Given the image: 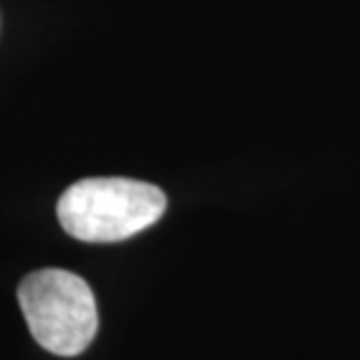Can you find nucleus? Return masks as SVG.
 <instances>
[{
    "label": "nucleus",
    "instance_id": "nucleus-1",
    "mask_svg": "<svg viewBox=\"0 0 360 360\" xmlns=\"http://www.w3.org/2000/svg\"><path fill=\"white\" fill-rule=\"evenodd\" d=\"M167 211L157 185L131 178H87L61 194L56 213L77 241L112 243L153 227Z\"/></svg>",
    "mask_w": 360,
    "mask_h": 360
},
{
    "label": "nucleus",
    "instance_id": "nucleus-2",
    "mask_svg": "<svg viewBox=\"0 0 360 360\" xmlns=\"http://www.w3.org/2000/svg\"><path fill=\"white\" fill-rule=\"evenodd\" d=\"M19 304L33 340L49 354L80 356L96 337V297L84 278L66 269H40L21 281Z\"/></svg>",
    "mask_w": 360,
    "mask_h": 360
}]
</instances>
